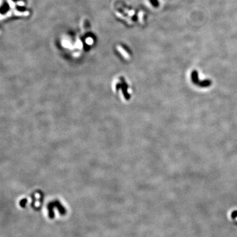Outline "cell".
<instances>
[{
	"label": "cell",
	"mask_w": 237,
	"mask_h": 237,
	"mask_svg": "<svg viewBox=\"0 0 237 237\" xmlns=\"http://www.w3.org/2000/svg\"><path fill=\"white\" fill-rule=\"evenodd\" d=\"M236 220H237V218H236Z\"/></svg>",
	"instance_id": "obj_1"
}]
</instances>
